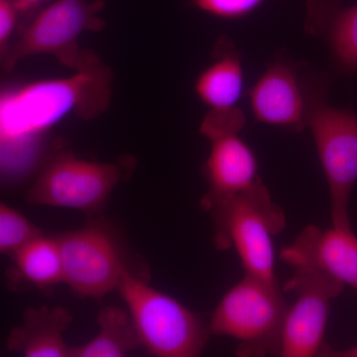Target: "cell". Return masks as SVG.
Instances as JSON below:
<instances>
[{
    "label": "cell",
    "mask_w": 357,
    "mask_h": 357,
    "mask_svg": "<svg viewBox=\"0 0 357 357\" xmlns=\"http://www.w3.org/2000/svg\"><path fill=\"white\" fill-rule=\"evenodd\" d=\"M112 81L107 67L0 89V175L26 172L36 159L42 136L66 115L73 112L89 121L105 112Z\"/></svg>",
    "instance_id": "1"
},
{
    "label": "cell",
    "mask_w": 357,
    "mask_h": 357,
    "mask_svg": "<svg viewBox=\"0 0 357 357\" xmlns=\"http://www.w3.org/2000/svg\"><path fill=\"white\" fill-rule=\"evenodd\" d=\"M199 206L210 215L218 250L234 248L246 274L278 282L273 237L285 229L287 220L263 181L232 196L202 198Z\"/></svg>",
    "instance_id": "2"
},
{
    "label": "cell",
    "mask_w": 357,
    "mask_h": 357,
    "mask_svg": "<svg viewBox=\"0 0 357 357\" xmlns=\"http://www.w3.org/2000/svg\"><path fill=\"white\" fill-rule=\"evenodd\" d=\"M148 281L149 274L126 270L117 286L141 347L158 357L201 356L211 337L208 323Z\"/></svg>",
    "instance_id": "3"
},
{
    "label": "cell",
    "mask_w": 357,
    "mask_h": 357,
    "mask_svg": "<svg viewBox=\"0 0 357 357\" xmlns=\"http://www.w3.org/2000/svg\"><path fill=\"white\" fill-rule=\"evenodd\" d=\"M288 305L279 282L252 275L230 288L208 321L211 335L234 338L236 356H278Z\"/></svg>",
    "instance_id": "4"
},
{
    "label": "cell",
    "mask_w": 357,
    "mask_h": 357,
    "mask_svg": "<svg viewBox=\"0 0 357 357\" xmlns=\"http://www.w3.org/2000/svg\"><path fill=\"white\" fill-rule=\"evenodd\" d=\"M102 0H56L37 13L2 66L11 72L23 59L38 54L55 56L61 64L76 72H98L107 68L91 50L79 49L77 40L86 31H100L105 26L100 13Z\"/></svg>",
    "instance_id": "5"
},
{
    "label": "cell",
    "mask_w": 357,
    "mask_h": 357,
    "mask_svg": "<svg viewBox=\"0 0 357 357\" xmlns=\"http://www.w3.org/2000/svg\"><path fill=\"white\" fill-rule=\"evenodd\" d=\"M326 89L324 82H314L306 128L314 137L330 190L333 225L351 229L349 210L357 182V114L328 105Z\"/></svg>",
    "instance_id": "6"
},
{
    "label": "cell",
    "mask_w": 357,
    "mask_h": 357,
    "mask_svg": "<svg viewBox=\"0 0 357 357\" xmlns=\"http://www.w3.org/2000/svg\"><path fill=\"white\" fill-rule=\"evenodd\" d=\"M56 237L62 257L63 283L77 297L102 299L117 289L126 270L149 274L147 269L131 266L119 237L98 218Z\"/></svg>",
    "instance_id": "7"
},
{
    "label": "cell",
    "mask_w": 357,
    "mask_h": 357,
    "mask_svg": "<svg viewBox=\"0 0 357 357\" xmlns=\"http://www.w3.org/2000/svg\"><path fill=\"white\" fill-rule=\"evenodd\" d=\"M129 162L98 163L70 153L52 157L26 192L28 203L83 211L96 215L126 178Z\"/></svg>",
    "instance_id": "8"
},
{
    "label": "cell",
    "mask_w": 357,
    "mask_h": 357,
    "mask_svg": "<svg viewBox=\"0 0 357 357\" xmlns=\"http://www.w3.org/2000/svg\"><path fill=\"white\" fill-rule=\"evenodd\" d=\"M245 122L243 110L236 107L211 109L202 121L199 132L211 145L202 168L208 185L203 198L232 196L262 181L255 152L239 136Z\"/></svg>",
    "instance_id": "9"
},
{
    "label": "cell",
    "mask_w": 357,
    "mask_h": 357,
    "mask_svg": "<svg viewBox=\"0 0 357 357\" xmlns=\"http://www.w3.org/2000/svg\"><path fill=\"white\" fill-rule=\"evenodd\" d=\"M294 270L283 292L295 294L296 300L286 312L278 356H318L325 344L331 303L342 293L345 285L319 270Z\"/></svg>",
    "instance_id": "10"
},
{
    "label": "cell",
    "mask_w": 357,
    "mask_h": 357,
    "mask_svg": "<svg viewBox=\"0 0 357 357\" xmlns=\"http://www.w3.org/2000/svg\"><path fill=\"white\" fill-rule=\"evenodd\" d=\"M280 258L294 269L319 270L357 291V237L351 229L307 225Z\"/></svg>",
    "instance_id": "11"
},
{
    "label": "cell",
    "mask_w": 357,
    "mask_h": 357,
    "mask_svg": "<svg viewBox=\"0 0 357 357\" xmlns=\"http://www.w3.org/2000/svg\"><path fill=\"white\" fill-rule=\"evenodd\" d=\"M314 82H307L303 89L295 66L285 60L275 61L251 91L256 119L295 132L306 128L307 103Z\"/></svg>",
    "instance_id": "12"
},
{
    "label": "cell",
    "mask_w": 357,
    "mask_h": 357,
    "mask_svg": "<svg viewBox=\"0 0 357 357\" xmlns=\"http://www.w3.org/2000/svg\"><path fill=\"white\" fill-rule=\"evenodd\" d=\"M72 321V314L63 307H28L22 325L9 333L7 349L27 357H70L64 333Z\"/></svg>",
    "instance_id": "13"
},
{
    "label": "cell",
    "mask_w": 357,
    "mask_h": 357,
    "mask_svg": "<svg viewBox=\"0 0 357 357\" xmlns=\"http://www.w3.org/2000/svg\"><path fill=\"white\" fill-rule=\"evenodd\" d=\"M307 28L326 42L340 69L357 72V4L344 7L335 0L317 1Z\"/></svg>",
    "instance_id": "14"
},
{
    "label": "cell",
    "mask_w": 357,
    "mask_h": 357,
    "mask_svg": "<svg viewBox=\"0 0 357 357\" xmlns=\"http://www.w3.org/2000/svg\"><path fill=\"white\" fill-rule=\"evenodd\" d=\"M7 281L13 288L46 290L63 282V264L57 237L43 232L32 237L13 255Z\"/></svg>",
    "instance_id": "15"
},
{
    "label": "cell",
    "mask_w": 357,
    "mask_h": 357,
    "mask_svg": "<svg viewBox=\"0 0 357 357\" xmlns=\"http://www.w3.org/2000/svg\"><path fill=\"white\" fill-rule=\"evenodd\" d=\"M218 46L217 58L199 74L195 91L211 109H231L243 93V63L231 45L222 41Z\"/></svg>",
    "instance_id": "16"
},
{
    "label": "cell",
    "mask_w": 357,
    "mask_h": 357,
    "mask_svg": "<svg viewBox=\"0 0 357 357\" xmlns=\"http://www.w3.org/2000/svg\"><path fill=\"white\" fill-rule=\"evenodd\" d=\"M100 332L93 340L70 347V357H121L141 347L135 325L129 312L107 306L98 314Z\"/></svg>",
    "instance_id": "17"
},
{
    "label": "cell",
    "mask_w": 357,
    "mask_h": 357,
    "mask_svg": "<svg viewBox=\"0 0 357 357\" xmlns=\"http://www.w3.org/2000/svg\"><path fill=\"white\" fill-rule=\"evenodd\" d=\"M41 232L25 215L0 199V255H13Z\"/></svg>",
    "instance_id": "18"
},
{
    "label": "cell",
    "mask_w": 357,
    "mask_h": 357,
    "mask_svg": "<svg viewBox=\"0 0 357 357\" xmlns=\"http://www.w3.org/2000/svg\"><path fill=\"white\" fill-rule=\"evenodd\" d=\"M265 0H192V4L222 20H238L252 13Z\"/></svg>",
    "instance_id": "19"
},
{
    "label": "cell",
    "mask_w": 357,
    "mask_h": 357,
    "mask_svg": "<svg viewBox=\"0 0 357 357\" xmlns=\"http://www.w3.org/2000/svg\"><path fill=\"white\" fill-rule=\"evenodd\" d=\"M18 14L11 0H0V67L10 52V38L17 23Z\"/></svg>",
    "instance_id": "20"
},
{
    "label": "cell",
    "mask_w": 357,
    "mask_h": 357,
    "mask_svg": "<svg viewBox=\"0 0 357 357\" xmlns=\"http://www.w3.org/2000/svg\"><path fill=\"white\" fill-rule=\"evenodd\" d=\"M318 356L323 357H357V344L349 349H333L328 344H324Z\"/></svg>",
    "instance_id": "21"
},
{
    "label": "cell",
    "mask_w": 357,
    "mask_h": 357,
    "mask_svg": "<svg viewBox=\"0 0 357 357\" xmlns=\"http://www.w3.org/2000/svg\"><path fill=\"white\" fill-rule=\"evenodd\" d=\"M14 6L20 15L30 14L36 11L49 0H13Z\"/></svg>",
    "instance_id": "22"
}]
</instances>
